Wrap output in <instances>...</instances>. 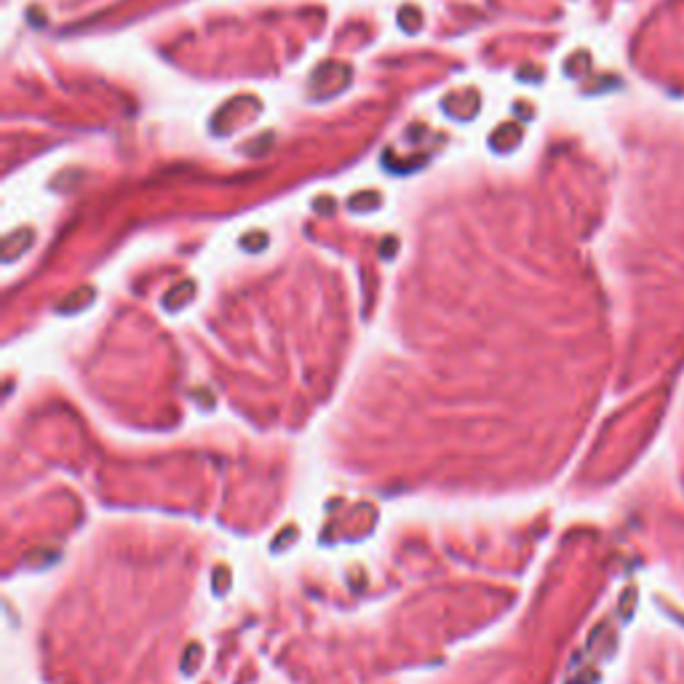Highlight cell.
<instances>
[{
	"label": "cell",
	"mask_w": 684,
	"mask_h": 684,
	"mask_svg": "<svg viewBox=\"0 0 684 684\" xmlns=\"http://www.w3.org/2000/svg\"><path fill=\"white\" fill-rule=\"evenodd\" d=\"M225 580H227V569H220L217 572V591L220 593H225Z\"/></svg>",
	"instance_id": "4"
},
{
	"label": "cell",
	"mask_w": 684,
	"mask_h": 684,
	"mask_svg": "<svg viewBox=\"0 0 684 684\" xmlns=\"http://www.w3.org/2000/svg\"><path fill=\"white\" fill-rule=\"evenodd\" d=\"M193 294H196V283L182 281L177 289H171V292L163 297V307H166V310H180V307H184L187 302L193 300Z\"/></svg>",
	"instance_id": "1"
},
{
	"label": "cell",
	"mask_w": 684,
	"mask_h": 684,
	"mask_svg": "<svg viewBox=\"0 0 684 684\" xmlns=\"http://www.w3.org/2000/svg\"><path fill=\"white\" fill-rule=\"evenodd\" d=\"M91 300H94V289L83 286V289H75L64 302H59L57 310H59V313H78V310H83Z\"/></svg>",
	"instance_id": "2"
},
{
	"label": "cell",
	"mask_w": 684,
	"mask_h": 684,
	"mask_svg": "<svg viewBox=\"0 0 684 684\" xmlns=\"http://www.w3.org/2000/svg\"><path fill=\"white\" fill-rule=\"evenodd\" d=\"M32 243V230H19L14 236L6 238V262H14L19 257V251H27V246Z\"/></svg>",
	"instance_id": "3"
}]
</instances>
